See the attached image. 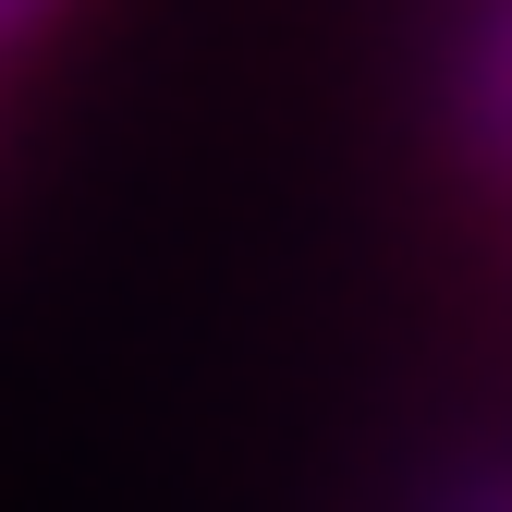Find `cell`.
Instances as JSON below:
<instances>
[{"label":"cell","instance_id":"cell-1","mask_svg":"<svg viewBox=\"0 0 512 512\" xmlns=\"http://www.w3.org/2000/svg\"><path fill=\"white\" fill-rule=\"evenodd\" d=\"M464 110H476V135L512 159V0H488V13H476V49H464Z\"/></svg>","mask_w":512,"mask_h":512},{"label":"cell","instance_id":"cell-2","mask_svg":"<svg viewBox=\"0 0 512 512\" xmlns=\"http://www.w3.org/2000/svg\"><path fill=\"white\" fill-rule=\"evenodd\" d=\"M49 13H61V0H0V49H13V37H37Z\"/></svg>","mask_w":512,"mask_h":512},{"label":"cell","instance_id":"cell-3","mask_svg":"<svg viewBox=\"0 0 512 512\" xmlns=\"http://www.w3.org/2000/svg\"><path fill=\"white\" fill-rule=\"evenodd\" d=\"M464 512H512V488H476V500H464Z\"/></svg>","mask_w":512,"mask_h":512}]
</instances>
